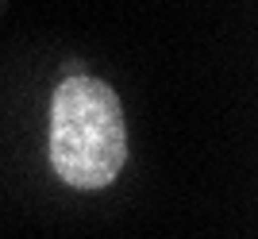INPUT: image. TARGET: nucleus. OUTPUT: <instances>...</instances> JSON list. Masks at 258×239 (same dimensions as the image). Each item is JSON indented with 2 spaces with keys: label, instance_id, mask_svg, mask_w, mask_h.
I'll use <instances>...</instances> for the list:
<instances>
[{
  "label": "nucleus",
  "instance_id": "nucleus-1",
  "mask_svg": "<svg viewBox=\"0 0 258 239\" xmlns=\"http://www.w3.org/2000/svg\"><path fill=\"white\" fill-rule=\"evenodd\" d=\"M127 128L119 97L97 77H70L50 104V162L66 185L100 189L119 174Z\"/></svg>",
  "mask_w": 258,
  "mask_h": 239
}]
</instances>
